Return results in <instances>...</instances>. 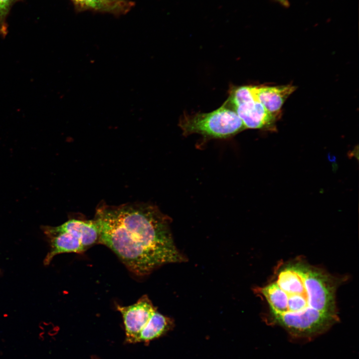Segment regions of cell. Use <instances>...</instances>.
<instances>
[{
    "label": "cell",
    "mask_w": 359,
    "mask_h": 359,
    "mask_svg": "<svg viewBox=\"0 0 359 359\" xmlns=\"http://www.w3.org/2000/svg\"><path fill=\"white\" fill-rule=\"evenodd\" d=\"M339 279L303 259L280 264L270 282L255 291L267 305L268 319L295 338L311 339L339 320Z\"/></svg>",
    "instance_id": "cell-1"
},
{
    "label": "cell",
    "mask_w": 359,
    "mask_h": 359,
    "mask_svg": "<svg viewBox=\"0 0 359 359\" xmlns=\"http://www.w3.org/2000/svg\"><path fill=\"white\" fill-rule=\"evenodd\" d=\"M94 219L99 243L112 250L136 275L145 276L165 264L186 261L174 243L170 219L155 205L102 203Z\"/></svg>",
    "instance_id": "cell-2"
},
{
    "label": "cell",
    "mask_w": 359,
    "mask_h": 359,
    "mask_svg": "<svg viewBox=\"0 0 359 359\" xmlns=\"http://www.w3.org/2000/svg\"><path fill=\"white\" fill-rule=\"evenodd\" d=\"M44 232L50 240V249L44 263L48 265L53 257L63 253H83L100 242V234L95 220L69 219L57 226H45Z\"/></svg>",
    "instance_id": "cell-3"
},
{
    "label": "cell",
    "mask_w": 359,
    "mask_h": 359,
    "mask_svg": "<svg viewBox=\"0 0 359 359\" xmlns=\"http://www.w3.org/2000/svg\"><path fill=\"white\" fill-rule=\"evenodd\" d=\"M179 124L184 135L197 133L208 139H226L246 129L236 113L225 103L209 113L184 114Z\"/></svg>",
    "instance_id": "cell-4"
},
{
    "label": "cell",
    "mask_w": 359,
    "mask_h": 359,
    "mask_svg": "<svg viewBox=\"0 0 359 359\" xmlns=\"http://www.w3.org/2000/svg\"><path fill=\"white\" fill-rule=\"evenodd\" d=\"M225 103L243 122L246 129L275 130L277 119L254 95L250 86H233Z\"/></svg>",
    "instance_id": "cell-5"
},
{
    "label": "cell",
    "mask_w": 359,
    "mask_h": 359,
    "mask_svg": "<svg viewBox=\"0 0 359 359\" xmlns=\"http://www.w3.org/2000/svg\"><path fill=\"white\" fill-rule=\"evenodd\" d=\"M121 314L129 343H137L140 333L157 310L147 295L142 296L135 303L127 306H117Z\"/></svg>",
    "instance_id": "cell-6"
},
{
    "label": "cell",
    "mask_w": 359,
    "mask_h": 359,
    "mask_svg": "<svg viewBox=\"0 0 359 359\" xmlns=\"http://www.w3.org/2000/svg\"><path fill=\"white\" fill-rule=\"evenodd\" d=\"M251 88L258 101L277 119L280 116L285 101L296 89L295 86L292 85L278 86L251 85Z\"/></svg>",
    "instance_id": "cell-7"
},
{
    "label": "cell",
    "mask_w": 359,
    "mask_h": 359,
    "mask_svg": "<svg viewBox=\"0 0 359 359\" xmlns=\"http://www.w3.org/2000/svg\"><path fill=\"white\" fill-rule=\"evenodd\" d=\"M80 10H90L115 15L124 14L134 5L127 0H71Z\"/></svg>",
    "instance_id": "cell-8"
},
{
    "label": "cell",
    "mask_w": 359,
    "mask_h": 359,
    "mask_svg": "<svg viewBox=\"0 0 359 359\" xmlns=\"http://www.w3.org/2000/svg\"><path fill=\"white\" fill-rule=\"evenodd\" d=\"M174 327V322L172 319L163 315L156 310L140 333L137 343H149L166 334Z\"/></svg>",
    "instance_id": "cell-9"
},
{
    "label": "cell",
    "mask_w": 359,
    "mask_h": 359,
    "mask_svg": "<svg viewBox=\"0 0 359 359\" xmlns=\"http://www.w3.org/2000/svg\"><path fill=\"white\" fill-rule=\"evenodd\" d=\"M20 0H0V35L5 36L8 32L6 22L9 11L13 6Z\"/></svg>",
    "instance_id": "cell-10"
},
{
    "label": "cell",
    "mask_w": 359,
    "mask_h": 359,
    "mask_svg": "<svg viewBox=\"0 0 359 359\" xmlns=\"http://www.w3.org/2000/svg\"><path fill=\"white\" fill-rule=\"evenodd\" d=\"M276 1L279 2L283 6L288 7L290 5V3L288 0H274Z\"/></svg>",
    "instance_id": "cell-11"
},
{
    "label": "cell",
    "mask_w": 359,
    "mask_h": 359,
    "mask_svg": "<svg viewBox=\"0 0 359 359\" xmlns=\"http://www.w3.org/2000/svg\"></svg>",
    "instance_id": "cell-12"
}]
</instances>
